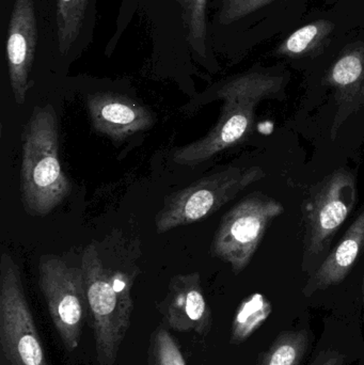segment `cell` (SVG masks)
Here are the masks:
<instances>
[{"label": "cell", "mask_w": 364, "mask_h": 365, "mask_svg": "<svg viewBox=\"0 0 364 365\" xmlns=\"http://www.w3.org/2000/svg\"><path fill=\"white\" fill-rule=\"evenodd\" d=\"M291 73L286 66H256L222 83L216 98L224 101L219 119L207 136L180 148L173 160L197 166L246 140L254 132L256 109L263 101L284 100Z\"/></svg>", "instance_id": "cell-1"}, {"label": "cell", "mask_w": 364, "mask_h": 365, "mask_svg": "<svg viewBox=\"0 0 364 365\" xmlns=\"http://www.w3.org/2000/svg\"><path fill=\"white\" fill-rule=\"evenodd\" d=\"M21 195L26 212L45 216L72 190L59 160V130L53 107L33 111L24 133Z\"/></svg>", "instance_id": "cell-2"}, {"label": "cell", "mask_w": 364, "mask_h": 365, "mask_svg": "<svg viewBox=\"0 0 364 365\" xmlns=\"http://www.w3.org/2000/svg\"><path fill=\"white\" fill-rule=\"evenodd\" d=\"M80 268L98 364L115 365L132 319V281L128 274L105 267L94 244L83 251Z\"/></svg>", "instance_id": "cell-3"}, {"label": "cell", "mask_w": 364, "mask_h": 365, "mask_svg": "<svg viewBox=\"0 0 364 365\" xmlns=\"http://www.w3.org/2000/svg\"><path fill=\"white\" fill-rule=\"evenodd\" d=\"M353 0H220L217 21L245 53L284 38L312 13Z\"/></svg>", "instance_id": "cell-4"}, {"label": "cell", "mask_w": 364, "mask_h": 365, "mask_svg": "<svg viewBox=\"0 0 364 365\" xmlns=\"http://www.w3.org/2000/svg\"><path fill=\"white\" fill-rule=\"evenodd\" d=\"M266 177L261 167H230L166 197L156 215L158 233L209 218L244 189Z\"/></svg>", "instance_id": "cell-5"}, {"label": "cell", "mask_w": 364, "mask_h": 365, "mask_svg": "<svg viewBox=\"0 0 364 365\" xmlns=\"http://www.w3.org/2000/svg\"><path fill=\"white\" fill-rule=\"evenodd\" d=\"M0 365H48L19 266L6 252L0 259Z\"/></svg>", "instance_id": "cell-6"}, {"label": "cell", "mask_w": 364, "mask_h": 365, "mask_svg": "<svg viewBox=\"0 0 364 365\" xmlns=\"http://www.w3.org/2000/svg\"><path fill=\"white\" fill-rule=\"evenodd\" d=\"M284 212V205L274 197L261 193L245 197L222 218L212 242V257L229 264L235 274L243 272L274 219Z\"/></svg>", "instance_id": "cell-7"}, {"label": "cell", "mask_w": 364, "mask_h": 365, "mask_svg": "<svg viewBox=\"0 0 364 365\" xmlns=\"http://www.w3.org/2000/svg\"><path fill=\"white\" fill-rule=\"evenodd\" d=\"M38 285L64 347L74 351L89 315L83 270L55 255H45L38 263Z\"/></svg>", "instance_id": "cell-8"}, {"label": "cell", "mask_w": 364, "mask_h": 365, "mask_svg": "<svg viewBox=\"0 0 364 365\" xmlns=\"http://www.w3.org/2000/svg\"><path fill=\"white\" fill-rule=\"evenodd\" d=\"M357 180L354 173L338 169L311 193L306 206L305 259L324 255L357 203Z\"/></svg>", "instance_id": "cell-9"}, {"label": "cell", "mask_w": 364, "mask_h": 365, "mask_svg": "<svg viewBox=\"0 0 364 365\" xmlns=\"http://www.w3.org/2000/svg\"><path fill=\"white\" fill-rule=\"evenodd\" d=\"M321 59L327 61L322 83L331 90L336 105L331 139L364 106V29L346 38Z\"/></svg>", "instance_id": "cell-10"}, {"label": "cell", "mask_w": 364, "mask_h": 365, "mask_svg": "<svg viewBox=\"0 0 364 365\" xmlns=\"http://www.w3.org/2000/svg\"><path fill=\"white\" fill-rule=\"evenodd\" d=\"M157 309L171 329L194 331L203 338L211 331L213 317L198 272L173 277Z\"/></svg>", "instance_id": "cell-11"}, {"label": "cell", "mask_w": 364, "mask_h": 365, "mask_svg": "<svg viewBox=\"0 0 364 365\" xmlns=\"http://www.w3.org/2000/svg\"><path fill=\"white\" fill-rule=\"evenodd\" d=\"M38 41V26L33 0H15L8 30L6 58L11 88L17 105L25 103L28 76Z\"/></svg>", "instance_id": "cell-12"}, {"label": "cell", "mask_w": 364, "mask_h": 365, "mask_svg": "<svg viewBox=\"0 0 364 365\" xmlns=\"http://www.w3.org/2000/svg\"><path fill=\"white\" fill-rule=\"evenodd\" d=\"M87 107L93 130L113 141L125 140L154 125L153 115L145 107L121 94H91Z\"/></svg>", "instance_id": "cell-13"}, {"label": "cell", "mask_w": 364, "mask_h": 365, "mask_svg": "<svg viewBox=\"0 0 364 365\" xmlns=\"http://www.w3.org/2000/svg\"><path fill=\"white\" fill-rule=\"evenodd\" d=\"M364 249V208L348 227L339 244L327 255L320 267L310 277L303 293L310 297L345 280Z\"/></svg>", "instance_id": "cell-14"}, {"label": "cell", "mask_w": 364, "mask_h": 365, "mask_svg": "<svg viewBox=\"0 0 364 365\" xmlns=\"http://www.w3.org/2000/svg\"><path fill=\"white\" fill-rule=\"evenodd\" d=\"M273 312L271 302L260 293L246 298L237 309L231 330V344H241L247 341Z\"/></svg>", "instance_id": "cell-15"}, {"label": "cell", "mask_w": 364, "mask_h": 365, "mask_svg": "<svg viewBox=\"0 0 364 365\" xmlns=\"http://www.w3.org/2000/svg\"><path fill=\"white\" fill-rule=\"evenodd\" d=\"M309 345L306 330L284 331L264 353L261 354L258 365H301Z\"/></svg>", "instance_id": "cell-16"}, {"label": "cell", "mask_w": 364, "mask_h": 365, "mask_svg": "<svg viewBox=\"0 0 364 365\" xmlns=\"http://www.w3.org/2000/svg\"><path fill=\"white\" fill-rule=\"evenodd\" d=\"M88 0H58L57 27L60 51H70L85 21Z\"/></svg>", "instance_id": "cell-17"}, {"label": "cell", "mask_w": 364, "mask_h": 365, "mask_svg": "<svg viewBox=\"0 0 364 365\" xmlns=\"http://www.w3.org/2000/svg\"><path fill=\"white\" fill-rule=\"evenodd\" d=\"M147 365H186L179 344L162 326L152 334Z\"/></svg>", "instance_id": "cell-18"}, {"label": "cell", "mask_w": 364, "mask_h": 365, "mask_svg": "<svg viewBox=\"0 0 364 365\" xmlns=\"http://www.w3.org/2000/svg\"><path fill=\"white\" fill-rule=\"evenodd\" d=\"M207 0H192L189 14V41L192 47L203 53L207 42Z\"/></svg>", "instance_id": "cell-19"}, {"label": "cell", "mask_w": 364, "mask_h": 365, "mask_svg": "<svg viewBox=\"0 0 364 365\" xmlns=\"http://www.w3.org/2000/svg\"><path fill=\"white\" fill-rule=\"evenodd\" d=\"M345 356L335 349H326L316 356L314 361L310 365H343Z\"/></svg>", "instance_id": "cell-20"}, {"label": "cell", "mask_w": 364, "mask_h": 365, "mask_svg": "<svg viewBox=\"0 0 364 365\" xmlns=\"http://www.w3.org/2000/svg\"><path fill=\"white\" fill-rule=\"evenodd\" d=\"M363 302H364V274H363Z\"/></svg>", "instance_id": "cell-21"}]
</instances>
